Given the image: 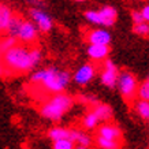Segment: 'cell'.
Returning a JSON list of instances; mask_svg holds the SVG:
<instances>
[{"instance_id":"13","label":"cell","mask_w":149,"mask_h":149,"mask_svg":"<svg viewBox=\"0 0 149 149\" xmlns=\"http://www.w3.org/2000/svg\"><path fill=\"white\" fill-rule=\"evenodd\" d=\"M91 109L97 115L100 122H107V120H111V118H112V108L104 103L99 101L95 105H92Z\"/></svg>"},{"instance_id":"31","label":"cell","mask_w":149,"mask_h":149,"mask_svg":"<svg viewBox=\"0 0 149 149\" xmlns=\"http://www.w3.org/2000/svg\"><path fill=\"white\" fill-rule=\"evenodd\" d=\"M75 1H79V3H81V1H85V0H75Z\"/></svg>"},{"instance_id":"20","label":"cell","mask_w":149,"mask_h":149,"mask_svg":"<svg viewBox=\"0 0 149 149\" xmlns=\"http://www.w3.org/2000/svg\"><path fill=\"white\" fill-rule=\"evenodd\" d=\"M137 97L141 100H146L149 101V79L144 81L142 84H138V89H137Z\"/></svg>"},{"instance_id":"11","label":"cell","mask_w":149,"mask_h":149,"mask_svg":"<svg viewBox=\"0 0 149 149\" xmlns=\"http://www.w3.org/2000/svg\"><path fill=\"white\" fill-rule=\"evenodd\" d=\"M97 136H101L104 138H108V140L122 141V131L113 123L105 122L104 125H101L99 127V130H97Z\"/></svg>"},{"instance_id":"7","label":"cell","mask_w":149,"mask_h":149,"mask_svg":"<svg viewBox=\"0 0 149 149\" xmlns=\"http://www.w3.org/2000/svg\"><path fill=\"white\" fill-rule=\"evenodd\" d=\"M29 15L32 18L33 23L37 26V29L42 33H48L54 26V22H52V18L49 15L41 8H37V7H33L29 11Z\"/></svg>"},{"instance_id":"10","label":"cell","mask_w":149,"mask_h":149,"mask_svg":"<svg viewBox=\"0 0 149 149\" xmlns=\"http://www.w3.org/2000/svg\"><path fill=\"white\" fill-rule=\"evenodd\" d=\"M86 52L93 62H101V60L108 58L111 48H109V45H104V44H91L88 47Z\"/></svg>"},{"instance_id":"4","label":"cell","mask_w":149,"mask_h":149,"mask_svg":"<svg viewBox=\"0 0 149 149\" xmlns=\"http://www.w3.org/2000/svg\"><path fill=\"white\" fill-rule=\"evenodd\" d=\"M116 88L119 89L120 95L123 99L133 103L137 97V89H138V81H137L136 75L130 71H119V77H118Z\"/></svg>"},{"instance_id":"6","label":"cell","mask_w":149,"mask_h":149,"mask_svg":"<svg viewBox=\"0 0 149 149\" xmlns=\"http://www.w3.org/2000/svg\"><path fill=\"white\" fill-rule=\"evenodd\" d=\"M118 77H119V70H118L116 64L108 58L104 59L103 68H101V82L104 86H107L109 89L116 88Z\"/></svg>"},{"instance_id":"1","label":"cell","mask_w":149,"mask_h":149,"mask_svg":"<svg viewBox=\"0 0 149 149\" xmlns=\"http://www.w3.org/2000/svg\"><path fill=\"white\" fill-rule=\"evenodd\" d=\"M42 54L38 47L26 45L17 42L10 49L1 54V62L6 68V75L10 74H25L32 71L41 62Z\"/></svg>"},{"instance_id":"18","label":"cell","mask_w":149,"mask_h":149,"mask_svg":"<svg viewBox=\"0 0 149 149\" xmlns=\"http://www.w3.org/2000/svg\"><path fill=\"white\" fill-rule=\"evenodd\" d=\"M96 144L100 149H120V146H122L120 141L108 140V138H104L101 136L96 137Z\"/></svg>"},{"instance_id":"33","label":"cell","mask_w":149,"mask_h":149,"mask_svg":"<svg viewBox=\"0 0 149 149\" xmlns=\"http://www.w3.org/2000/svg\"><path fill=\"white\" fill-rule=\"evenodd\" d=\"M148 120H149V118H148Z\"/></svg>"},{"instance_id":"19","label":"cell","mask_w":149,"mask_h":149,"mask_svg":"<svg viewBox=\"0 0 149 149\" xmlns=\"http://www.w3.org/2000/svg\"><path fill=\"white\" fill-rule=\"evenodd\" d=\"M133 105H134L136 112L138 113L142 119H148V118H149V101H146V100L137 99V100H134V101H133Z\"/></svg>"},{"instance_id":"28","label":"cell","mask_w":149,"mask_h":149,"mask_svg":"<svg viewBox=\"0 0 149 149\" xmlns=\"http://www.w3.org/2000/svg\"><path fill=\"white\" fill-rule=\"evenodd\" d=\"M29 3H30V4H33L34 7H37V8H40V7H42V6H44V3H42L41 0H29Z\"/></svg>"},{"instance_id":"22","label":"cell","mask_w":149,"mask_h":149,"mask_svg":"<svg viewBox=\"0 0 149 149\" xmlns=\"http://www.w3.org/2000/svg\"><path fill=\"white\" fill-rule=\"evenodd\" d=\"M54 142V149H74L75 148V142L68 138H63V140H56L52 141Z\"/></svg>"},{"instance_id":"8","label":"cell","mask_w":149,"mask_h":149,"mask_svg":"<svg viewBox=\"0 0 149 149\" xmlns=\"http://www.w3.org/2000/svg\"><path fill=\"white\" fill-rule=\"evenodd\" d=\"M96 72H97V68H96L95 64L85 63V64H82L81 67L74 72L72 79H74V82H75L77 85L85 86L96 77Z\"/></svg>"},{"instance_id":"3","label":"cell","mask_w":149,"mask_h":149,"mask_svg":"<svg viewBox=\"0 0 149 149\" xmlns=\"http://www.w3.org/2000/svg\"><path fill=\"white\" fill-rule=\"evenodd\" d=\"M72 105H74V99L71 96L66 95L63 92H59L44 100L38 111L42 118H45L51 122H59L72 108Z\"/></svg>"},{"instance_id":"5","label":"cell","mask_w":149,"mask_h":149,"mask_svg":"<svg viewBox=\"0 0 149 149\" xmlns=\"http://www.w3.org/2000/svg\"><path fill=\"white\" fill-rule=\"evenodd\" d=\"M15 38L18 40V42L26 44V45H32L38 38V29L32 21L27 19H22V22L18 27V32L15 34Z\"/></svg>"},{"instance_id":"32","label":"cell","mask_w":149,"mask_h":149,"mask_svg":"<svg viewBox=\"0 0 149 149\" xmlns=\"http://www.w3.org/2000/svg\"><path fill=\"white\" fill-rule=\"evenodd\" d=\"M0 58H1V48H0Z\"/></svg>"},{"instance_id":"17","label":"cell","mask_w":149,"mask_h":149,"mask_svg":"<svg viewBox=\"0 0 149 149\" xmlns=\"http://www.w3.org/2000/svg\"><path fill=\"white\" fill-rule=\"evenodd\" d=\"M99 118H97V115H96L93 111H89V112L85 113V116L82 118V126H84V129H86V130H95L96 127L99 126Z\"/></svg>"},{"instance_id":"29","label":"cell","mask_w":149,"mask_h":149,"mask_svg":"<svg viewBox=\"0 0 149 149\" xmlns=\"http://www.w3.org/2000/svg\"><path fill=\"white\" fill-rule=\"evenodd\" d=\"M6 75V68L3 66V62H1V58H0V77H3Z\"/></svg>"},{"instance_id":"9","label":"cell","mask_w":149,"mask_h":149,"mask_svg":"<svg viewBox=\"0 0 149 149\" xmlns=\"http://www.w3.org/2000/svg\"><path fill=\"white\" fill-rule=\"evenodd\" d=\"M112 40V37L107 32L105 29H93L86 33V41L89 44H104L109 45V42Z\"/></svg>"},{"instance_id":"23","label":"cell","mask_w":149,"mask_h":149,"mask_svg":"<svg viewBox=\"0 0 149 149\" xmlns=\"http://www.w3.org/2000/svg\"><path fill=\"white\" fill-rule=\"evenodd\" d=\"M18 42V40L15 38V37H13V36H7L3 38V40H0V48H1V54L4 52V51H7V49H10L11 47H14L15 44Z\"/></svg>"},{"instance_id":"27","label":"cell","mask_w":149,"mask_h":149,"mask_svg":"<svg viewBox=\"0 0 149 149\" xmlns=\"http://www.w3.org/2000/svg\"><path fill=\"white\" fill-rule=\"evenodd\" d=\"M141 14H142V17H144L145 22H149V4H146L144 8L141 10Z\"/></svg>"},{"instance_id":"26","label":"cell","mask_w":149,"mask_h":149,"mask_svg":"<svg viewBox=\"0 0 149 149\" xmlns=\"http://www.w3.org/2000/svg\"><path fill=\"white\" fill-rule=\"evenodd\" d=\"M131 18H133V22L134 23L144 22V17H142L141 11H133V13H131Z\"/></svg>"},{"instance_id":"2","label":"cell","mask_w":149,"mask_h":149,"mask_svg":"<svg viewBox=\"0 0 149 149\" xmlns=\"http://www.w3.org/2000/svg\"><path fill=\"white\" fill-rule=\"evenodd\" d=\"M71 75L68 71L59 70L56 67H47L33 72L30 84L44 93H59L63 92L70 84Z\"/></svg>"},{"instance_id":"16","label":"cell","mask_w":149,"mask_h":149,"mask_svg":"<svg viewBox=\"0 0 149 149\" xmlns=\"http://www.w3.org/2000/svg\"><path fill=\"white\" fill-rule=\"evenodd\" d=\"M70 140L77 142V145H84V146H91L92 145V138L89 134H86L81 130H75V129H71V136H70Z\"/></svg>"},{"instance_id":"24","label":"cell","mask_w":149,"mask_h":149,"mask_svg":"<svg viewBox=\"0 0 149 149\" xmlns=\"http://www.w3.org/2000/svg\"><path fill=\"white\" fill-rule=\"evenodd\" d=\"M85 18L88 19V22L93 23V25H99L101 26V22H100V15H99V11H86L85 13Z\"/></svg>"},{"instance_id":"15","label":"cell","mask_w":149,"mask_h":149,"mask_svg":"<svg viewBox=\"0 0 149 149\" xmlns=\"http://www.w3.org/2000/svg\"><path fill=\"white\" fill-rule=\"evenodd\" d=\"M70 136H71V129H67V127L63 126H55L52 129H49V131H48V137L52 141L63 140V138L70 140Z\"/></svg>"},{"instance_id":"25","label":"cell","mask_w":149,"mask_h":149,"mask_svg":"<svg viewBox=\"0 0 149 149\" xmlns=\"http://www.w3.org/2000/svg\"><path fill=\"white\" fill-rule=\"evenodd\" d=\"M78 100L82 101V103H85L86 105H89V107L95 105L96 103H99V100L96 99L95 96H91V95H79L78 96Z\"/></svg>"},{"instance_id":"34","label":"cell","mask_w":149,"mask_h":149,"mask_svg":"<svg viewBox=\"0 0 149 149\" xmlns=\"http://www.w3.org/2000/svg\"><path fill=\"white\" fill-rule=\"evenodd\" d=\"M148 79H149V77H148Z\"/></svg>"},{"instance_id":"12","label":"cell","mask_w":149,"mask_h":149,"mask_svg":"<svg viewBox=\"0 0 149 149\" xmlns=\"http://www.w3.org/2000/svg\"><path fill=\"white\" fill-rule=\"evenodd\" d=\"M99 15H100L101 26H107V27L113 26L118 18L116 10L113 8V7H111V6H105L101 10H99Z\"/></svg>"},{"instance_id":"30","label":"cell","mask_w":149,"mask_h":149,"mask_svg":"<svg viewBox=\"0 0 149 149\" xmlns=\"http://www.w3.org/2000/svg\"><path fill=\"white\" fill-rule=\"evenodd\" d=\"M74 149H91V146H84V145H77V148Z\"/></svg>"},{"instance_id":"21","label":"cell","mask_w":149,"mask_h":149,"mask_svg":"<svg viewBox=\"0 0 149 149\" xmlns=\"http://www.w3.org/2000/svg\"><path fill=\"white\" fill-rule=\"evenodd\" d=\"M133 30L137 36L141 37H149V22H141V23H134Z\"/></svg>"},{"instance_id":"14","label":"cell","mask_w":149,"mask_h":149,"mask_svg":"<svg viewBox=\"0 0 149 149\" xmlns=\"http://www.w3.org/2000/svg\"><path fill=\"white\" fill-rule=\"evenodd\" d=\"M13 15V10L10 8L8 6L0 3V34L7 32V27H8Z\"/></svg>"}]
</instances>
